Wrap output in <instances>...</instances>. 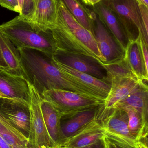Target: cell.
Segmentation results:
<instances>
[{
  "label": "cell",
  "mask_w": 148,
  "mask_h": 148,
  "mask_svg": "<svg viewBox=\"0 0 148 148\" xmlns=\"http://www.w3.org/2000/svg\"><path fill=\"white\" fill-rule=\"evenodd\" d=\"M103 140L106 148H148V143L131 140L105 131Z\"/></svg>",
  "instance_id": "cell-26"
},
{
  "label": "cell",
  "mask_w": 148,
  "mask_h": 148,
  "mask_svg": "<svg viewBox=\"0 0 148 148\" xmlns=\"http://www.w3.org/2000/svg\"><path fill=\"white\" fill-rule=\"evenodd\" d=\"M122 109L128 117V129L129 134L134 140H141L148 143V124L144 122L141 115L131 107H115Z\"/></svg>",
  "instance_id": "cell-23"
},
{
  "label": "cell",
  "mask_w": 148,
  "mask_h": 148,
  "mask_svg": "<svg viewBox=\"0 0 148 148\" xmlns=\"http://www.w3.org/2000/svg\"><path fill=\"white\" fill-rule=\"evenodd\" d=\"M91 32L106 63L115 62L123 58L124 51L94 11Z\"/></svg>",
  "instance_id": "cell-7"
},
{
  "label": "cell",
  "mask_w": 148,
  "mask_h": 148,
  "mask_svg": "<svg viewBox=\"0 0 148 148\" xmlns=\"http://www.w3.org/2000/svg\"><path fill=\"white\" fill-rule=\"evenodd\" d=\"M0 32L8 38L17 49L37 50L51 59L55 51L51 31L43 30L31 21L20 16L0 25Z\"/></svg>",
  "instance_id": "cell-2"
},
{
  "label": "cell",
  "mask_w": 148,
  "mask_h": 148,
  "mask_svg": "<svg viewBox=\"0 0 148 148\" xmlns=\"http://www.w3.org/2000/svg\"><path fill=\"white\" fill-rule=\"evenodd\" d=\"M103 104L62 116L60 121L62 145L67 140L83 130L96 119L99 115Z\"/></svg>",
  "instance_id": "cell-9"
},
{
  "label": "cell",
  "mask_w": 148,
  "mask_h": 148,
  "mask_svg": "<svg viewBox=\"0 0 148 148\" xmlns=\"http://www.w3.org/2000/svg\"><path fill=\"white\" fill-rule=\"evenodd\" d=\"M1 68H3V67H1V66H0V69Z\"/></svg>",
  "instance_id": "cell-36"
},
{
  "label": "cell",
  "mask_w": 148,
  "mask_h": 148,
  "mask_svg": "<svg viewBox=\"0 0 148 148\" xmlns=\"http://www.w3.org/2000/svg\"><path fill=\"white\" fill-rule=\"evenodd\" d=\"M100 113L97 117L91 122L83 130L67 140L61 146V147H82L92 144L97 141L98 140L103 138L105 130L103 128L99 120Z\"/></svg>",
  "instance_id": "cell-18"
},
{
  "label": "cell",
  "mask_w": 148,
  "mask_h": 148,
  "mask_svg": "<svg viewBox=\"0 0 148 148\" xmlns=\"http://www.w3.org/2000/svg\"><path fill=\"white\" fill-rule=\"evenodd\" d=\"M109 82L110 90L104 102V107L107 109L114 108L141 84H145L140 82L135 76L115 77L110 78Z\"/></svg>",
  "instance_id": "cell-16"
},
{
  "label": "cell",
  "mask_w": 148,
  "mask_h": 148,
  "mask_svg": "<svg viewBox=\"0 0 148 148\" xmlns=\"http://www.w3.org/2000/svg\"><path fill=\"white\" fill-rule=\"evenodd\" d=\"M58 18L56 0H39L31 21L47 31L55 24Z\"/></svg>",
  "instance_id": "cell-19"
},
{
  "label": "cell",
  "mask_w": 148,
  "mask_h": 148,
  "mask_svg": "<svg viewBox=\"0 0 148 148\" xmlns=\"http://www.w3.org/2000/svg\"><path fill=\"white\" fill-rule=\"evenodd\" d=\"M50 59L53 65L76 83L93 91L104 99L107 96L110 89L109 83L89 74L73 69L58 62L53 57Z\"/></svg>",
  "instance_id": "cell-12"
},
{
  "label": "cell",
  "mask_w": 148,
  "mask_h": 148,
  "mask_svg": "<svg viewBox=\"0 0 148 148\" xmlns=\"http://www.w3.org/2000/svg\"><path fill=\"white\" fill-rule=\"evenodd\" d=\"M0 5L19 14L21 12L18 0H0Z\"/></svg>",
  "instance_id": "cell-28"
},
{
  "label": "cell",
  "mask_w": 148,
  "mask_h": 148,
  "mask_svg": "<svg viewBox=\"0 0 148 148\" xmlns=\"http://www.w3.org/2000/svg\"><path fill=\"white\" fill-rule=\"evenodd\" d=\"M0 91L11 101L28 105L29 91L27 80L4 68L0 69Z\"/></svg>",
  "instance_id": "cell-11"
},
{
  "label": "cell",
  "mask_w": 148,
  "mask_h": 148,
  "mask_svg": "<svg viewBox=\"0 0 148 148\" xmlns=\"http://www.w3.org/2000/svg\"><path fill=\"white\" fill-rule=\"evenodd\" d=\"M23 68L40 95L45 90L61 89L104 101L103 98L74 82L51 63L50 59L37 50L17 49Z\"/></svg>",
  "instance_id": "cell-1"
},
{
  "label": "cell",
  "mask_w": 148,
  "mask_h": 148,
  "mask_svg": "<svg viewBox=\"0 0 148 148\" xmlns=\"http://www.w3.org/2000/svg\"><path fill=\"white\" fill-rule=\"evenodd\" d=\"M29 91L28 108L30 125L28 139L29 148H59L51 139L46 127L41 110L42 98L34 85L27 81Z\"/></svg>",
  "instance_id": "cell-4"
},
{
  "label": "cell",
  "mask_w": 148,
  "mask_h": 148,
  "mask_svg": "<svg viewBox=\"0 0 148 148\" xmlns=\"http://www.w3.org/2000/svg\"><path fill=\"white\" fill-rule=\"evenodd\" d=\"M52 57L58 62L73 69L107 82L106 70L94 58L82 55L60 51H55Z\"/></svg>",
  "instance_id": "cell-8"
},
{
  "label": "cell",
  "mask_w": 148,
  "mask_h": 148,
  "mask_svg": "<svg viewBox=\"0 0 148 148\" xmlns=\"http://www.w3.org/2000/svg\"><path fill=\"white\" fill-rule=\"evenodd\" d=\"M131 107L140 113L146 123H148V87L147 84H142L130 95L119 102L114 108Z\"/></svg>",
  "instance_id": "cell-21"
},
{
  "label": "cell",
  "mask_w": 148,
  "mask_h": 148,
  "mask_svg": "<svg viewBox=\"0 0 148 148\" xmlns=\"http://www.w3.org/2000/svg\"><path fill=\"white\" fill-rule=\"evenodd\" d=\"M83 1L87 6L91 7L104 0H83Z\"/></svg>",
  "instance_id": "cell-30"
},
{
  "label": "cell",
  "mask_w": 148,
  "mask_h": 148,
  "mask_svg": "<svg viewBox=\"0 0 148 148\" xmlns=\"http://www.w3.org/2000/svg\"><path fill=\"white\" fill-rule=\"evenodd\" d=\"M123 59L138 80L147 84L148 70L144 63L138 37L136 40L128 41Z\"/></svg>",
  "instance_id": "cell-17"
},
{
  "label": "cell",
  "mask_w": 148,
  "mask_h": 148,
  "mask_svg": "<svg viewBox=\"0 0 148 148\" xmlns=\"http://www.w3.org/2000/svg\"><path fill=\"white\" fill-rule=\"evenodd\" d=\"M139 4H143L148 7V0H136Z\"/></svg>",
  "instance_id": "cell-33"
},
{
  "label": "cell",
  "mask_w": 148,
  "mask_h": 148,
  "mask_svg": "<svg viewBox=\"0 0 148 148\" xmlns=\"http://www.w3.org/2000/svg\"><path fill=\"white\" fill-rule=\"evenodd\" d=\"M69 12L83 27L91 31L93 11L83 0H61Z\"/></svg>",
  "instance_id": "cell-25"
},
{
  "label": "cell",
  "mask_w": 148,
  "mask_h": 148,
  "mask_svg": "<svg viewBox=\"0 0 148 148\" xmlns=\"http://www.w3.org/2000/svg\"><path fill=\"white\" fill-rule=\"evenodd\" d=\"M38 1L39 0H23L21 11L19 15L26 20L32 21Z\"/></svg>",
  "instance_id": "cell-27"
},
{
  "label": "cell",
  "mask_w": 148,
  "mask_h": 148,
  "mask_svg": "<svg viewBox=\"0 0 148 148\" xmlns=\"http://www.w3.org/2000/svg\"><path fill=\"white\" fill-rule=\"evenodd\" d=\"M41 97L58 111L61 117L104 104L103 101L61 89L47 90Z\"/></svg>",
  "instance_id": "cell-5"
},
{
  "label": "cell",
  "mask_w": 148,
  "mask_h": 148,
  "mask_svg": "<svg viewBox=\"0 0 148 148\" xmlns=\"http://www.w3.org/2000/svg\"><path fill=\"white\" fill-rule=\"evenodd\" d=\"M41 110L44 122L49 134L56 145L61 147L62 144L60 121L61 116L58 111L47 102L42 99Z\"/></svg>",
  "instance_id": "cell-22"
},
{
  "label": "cell",
  "mask_w": 148,
  "mask_h": 148,
  "mask_svg": "<svg viewBox=\"0 0 148 148\" xmlns=\"http://www.w3.org/2000/svg\"><path fill=\"white\" fill-rule=\"evenodd\" d=\"M0 49L7 70L28 81L23 68L19 52L8 38L0 32Z\"/></svg>",
  "instance_id": "cell-20"
},
{
  "label": "cell",
  "mask_w": 148,
  "mask_h": 148,
  "mask_svg": "<svg viewBox=\"0 0 148 148\" xmlns=\"http://www.w3.org/2000/svg\"><path fill=\"white\" fill-rule=\"evenodd\" d=\"M89 8L96 14L124 52L128 41L121 23L114 11L103 1Z\"/></svg>",
  "instance_id": "cell-15"
},
{
  "label": "cell",
  "mask_w": 148,
  "mask_h": 148,
  "mask_svg": "<svg viewBox=\"0 0 148 148\" xmlns=\"http://www.w3.org/2000/svg\"><path fill=\"white\" fill-rule=\"evenodd\" d=\"M102 1L116 14L128 41L136 40L140 36L148 44V31L144 27L139 3L136 0H104Z\"/></svg>",
  "instance_id": "cell-3"
},
{
  "label": "cell",
  "mask_w": 148,
  "mask_h": 148,
  "mask_svg": "<svg viewBox=\"0 0 148 148\" xmlns=\"http://www.w3.org/2000/svg\"><path fill=\"white\" fill-rule=\"evenodd\" d=\"M0 136L13 148H29L28 139L0 114Z\"/></svg>",
  "instance_id": "cell-24"
},
{
  "label": "cell",
  "mask_w": 148,
  "mask_h": 148,
  "mask_svg": "<svg viewBox=\"0 0 148 148\" xmlns=\"http://www.w3.org/2000/svg\"><path fill=\"white\" fill-rule=\"evenodd\" d=\"M0 148H13L0 136Z\"/></svg>",
  "instance_id": "cell-31"
},
{
  "label": "cell",
  "mask_w": 148,
  "mask_h": 148,
  "mask_svg": "<svg viewBox=\"0 0 148 148\" xmlns=\"http://www.w3.org/2000/svg\"><path fill=\"white\" fill-rule=\"evenodd\" d=\"M0 99H6L11 100H10V99H9V98H8V97H7L5 96L4 95H3V94L1 92V91H0Z\"/></svg>",
  "instance_id": "cell-35"
},
{
  "label": "cell",
  "mask_w": 148,
  "mask_h": 148,
  "mask_svg": "<svg viewBox=\"0 0 148 148\" xmlns=\"http://www.w3.org/2000/svg\"><path fill=\"white\" fill-rule=\"evenodd\" d=\"M58 14L71 32L96 56L101 65L105 64V60L98 48L95 39L91 31L83 27L69 12L61 0H56Z\"/></svg>",
  "instance_id": "cell-10"
},
{
  "label": "cell",
  "mask_w": 148,
  "mask_h": 148,
  "mask_svg": "<svg viewBox=\"0 0 148 148\" xmlns=\"http://www.w3.org/2000/svg\"><path fill=\"white\" fill-rule=\"evenodd\" d=\"M49 30L52 34L55 51L86 56L94 58L100 63L94 54L78 40L58 14L56 23Z\"/></svg>",
  "instance_id": "cell-6"
},
{
  "label": "cell",
  "mask_w": 148,
  "mask_h": 148,
  "mask_svg": "<svg viewBox=\"0 0 148 148\" xmlns=\"http://www.w3.org/2000/svg\"><path fill=\"white\" fill-rule=\"evenodd\" d=\"M59 148H64L61 147ZM77 148H106V147H105L104 140H103V138H102L100 139V140H98L96 142L90 144V145L82 147Z\"/></svg>",
  "instance_id": "cell-29"
},
{
  "label": "cell",
  "mask_w": 148,
  "mask_h": 148,
  "mask_svg": "<svg viewBox=\"0 0 148 148\" xmlns=\"http://www.w3.org/2000/svg\"><path fill=\"white\" fill-rule=\"evenodd\" d=\"M0 112L28 138L30 125L28 105L8 99H0Z\"/></svg>",
  "instance_id": "cell-13"
},
{
  "label": "cell",
  "mask_w": 148,
  "mask_h": 148,
  "mask_svg": "<svg viewBox=\"0 0 148 148\" xmlns=\"http://www.w3.org/2000/svg\"><path fill=\"white\" fill-rule=\"evenodd\" d=\"M19 3V7H20V10L21 11L22 8L23 4V0H18ZM20 12V13H21Z\"/></svg>",
  "instance_id": "cell-34"
},
{
  "label": "cell",
  "mask_w": 148,
  "mask_h": 148,
  "mask_svg": "<svg viewBox=\"0 0 148 148\" xmlns=\"http://www.w3.org/2000/svg\"><path fill=\"white\" fill-rule=\"evenodd\" d=\"M0 66L2 67L5 68L7 69L6 64H5V62H4L3 58L2 55L1 49H0Z\"/></svg>",
  "instance_id": "cell-32"
},
{
  "label": "cell",
  "mask_w": 148,
  "mask_h": 148,
  "mask_svg": "<svg viewBox=\"0 0 148 148\" xmlns=\"http://www.w3.org/2000/svg\"><path fill=\"white\" fill-rule=\"evenodd\" d=\"M99 118L105 131L135 140L129 134L128 117L127 113L122 109L117 108L107 109L103 105Z\"/></svg>",
  "instance_id": "cell-14"
}]
</instances>
